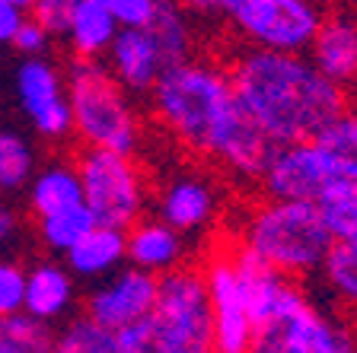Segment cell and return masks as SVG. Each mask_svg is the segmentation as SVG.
Listing matches in <instances>:
<instances>
[{
	"instance_id": "12",
	"label": "cell",
	"mask_w": 357,
	"mask_h": 353,
	"mask_svg": "<svg viewBox=\"0 0 357 353\" xmlns=\"http://www.w3.org/2000/svg\"><path fill=\"white\" fill-rule=\"evenodd\" d=\"M220 210V185L195 169H178L176 175L166 178L160 194H156V217L166 220L172 229H178L182 235H195L214 226Z\"/></svg>"
},
{
	"instance_id": "17",
	"label": "cell",
	"mask_w": 357,
	"mask_h": 353,
	"mask_svg": "<svg viewBox=\"0 0 357 353\" xmlns=\"http://www.w3.org/2000/svg\"><path fill=\"white\" fill-rule=\"evenodd\" d=\"M67 271L80 280H102L128 261V235L119 226L96 223L77 245L64 251Z\"/></svg>"
},
{
	"instance_id": "14",
	"label": "cell",
	"mask_w": 357,
	"mask_h": 353,
	"mask_svg": "<svg viewBox=\"0 0 357 353\" xmlns=\"http://www.w3.org/2000/svg\"><path fill=\"white\" fill-rule=\"evenodd\" d=\"M109 70L115 74V80L128 89V93H150L153 83L163 77V70L169 67L160 42L153 38L150 26H128L119 29V36L112 38L109 52Z\"/></svg>"
},
{
	"instance_id": "26",
	"label": "cell",
	"mask_w": 357,
	"mask_h": 353,
	"mask_svg": "<svg viewBox=\"0 0 357 353\" xmlns=\"http://www.w3.org/2000/svg\"><path fill=\"white\" fill-rule=\"evenodd\" d=\"M319 274L335 299L351 306V309H357V245L335 239L332 249L322 258Z\"/></svg>"
},
{
	"instance_id": "32",
	"label": "cell",
	"mask_w": 357,
	"mask_h": 353,
	"mask_svg": "<svg viewBox=\"0 0 357 353\" xmlns=\"http://www.w3.org/2000/svg\"><path fill=\"white\" fill-rule=\"evenodd\" d=\"M115 353H153V340H150V322L147 318L115 328Z\"/></svg>"
},
{
	"instance_id": "19",
	"label": "cell",
	"mask_w": 357,
	"mask_h": 353,
	"mask_svg": "<svg viewBox=\"0 0 357 353\" xmlns=\"http://www.w3.org/2000/svg\"><path fill=\"white\" fill-rule=\"evenodd\" d=\"M115 36H119V22L112 19V13L99 0H77V7L64 29V38L77 58H99V54H105Z\"/></svg>"
},
{
	"instance_id": "29",
	"label": "cell",
	"mask_w": 357,
	"mask_h": 353,
	"mask_svg": "<svg viewBox=\"0 0 357 353\" xmlns=\"http://www.w3.org/2000/svg\"><path fill=\"white\" fill-rule=\"evenodd\" d=\"M22 299H26V271L16 261L0 258V315L22 312Z\"/></svg>"
},
{
	"instance_id": "25",
	"label": "cell",
	"mask_w": 357,
	"mask_h": 353,
	"mask_svg": "<svg viewBox=\"0 0 357 353\" xmlns=\"http://www.w3.org/2000/svg\"><path fill=\"white\" fill-rule=\"evenodd\" d=\"M54 350V334L48 324L29 312L0 315V353H48Z\"/></svg>"
},
{
	"instance_id": "31",
	"label": "cell",
	"mask_w": 357,
	"mask_h": 353,
	"mask_svg": "<svg viewBox=\"0 0 357 353\" xmlns=\"http://www.w3.org/2000/svg\"><path fill=\"white\" fill-rule=\"evenodd\" d=\"M74 7H77V0H32L29 10L52 36H64L67 19H70Z\"/></svg>"
},
{
	"instance_id": "2",
	"label": "cell",
	"mask_w": 357,
	"mask_h": 353,
	"mask_svg": "<svg viewBox=\"0 0 357 353\" xmlns=\"http://www.w3.org/2000/svg\"><path fill=\"white\" fill-rule=\"evenodd\" d=\"M227 70L243 109L271 143L319 137L348 109V89L328 80L306 52L243 48Z\"/></svg>"
},
{
	"instance_id": "3",
	"label": "cell",
	"mask_w": 357,
	"mask_h": 353,
	"mask_svg": "<svg viewBox=\"0 0 357 353\" xmlns=\"http://www.w3.org/2000/svg\"><path fill=\"white\" fill-rule=\"evenodd\" d=\"M249 312H252L259 353H351L357 350V331L342 318H332L300 290L297 277L261 265L259 258L236 245Z\"/></svg>"
},
{
	"instance_id": "8",
	"label": "cell",
	"mask_w": 357,
	"mask_h": 353,
	"mask_svg": "<svg viewBox=\"0 0 357 353\" xmlns=\"http://www.w3.org/2000/svg\"><path fill=\"white\" fill-rule=\"evenodd\" d=\"M77 172L83 185V204L93 210L96 223L128 229L144 217L147 182L134 156L89 147L77 162Z\"/></svg>"
},
{
	"instance_id": "21",
	"label": "cell",
	"mask_w": 357,
	"mask_h": 353,
	"mask_svg": "<svg viewBox=\"0 0 357 353\" xmlns=\"http://www.w3.org/2000/svg\"><path fill=\"white\" fill-rule=\"evenodd\" d=\"M153 38L160 42L166 61L178 64V61H188L195 52V29H192V13L172 3V0H160L153 10V19L147 22Z\"/></svg>"
},
{
	"instance_id": "18",
	"label": "cell",
	"mask_w": 357,
	"mask_h": 353,
	"mask_svg": "<svg viewBox=\"0 0 357 353\" xmlns=\"http://www.w3.org/2000/svg\"><path fill=\"white\" fill-rule=\"evenodd\" d=\"M74 274L67 267L54 265V261H45L36 265L26 274V299H22V312H29L32 318L52 324L70 312L74 306Z\"/></svg>"
},
{
	"instance_id": "7",
	"label": "cell",
	"mask_w": 357,
	"mask_h": 353,
	"mask_svg": "<svg viewBox=\"0 0 357 353\" xmlns=\"http://www.w3.org/2000/svg\"><path fill=\"white\" fill-rule=\"evenodd\" d=\"M319 0H223L220 19L243 42V48L306 52L319 29Z\"/></svg>"
},
{
	"instance_id": "22",
	"label": "cell",
	"mask_w": 357,
	"mask_h": 353,
	"mask_svg": "<svg viewBox=\"0 0 357 353\" xmlns=\"http://www.w3.org/2000/svg\"><path fill=\"white\" fill-rule=\"evenodd\" d=\"M316 204L335 239L357 245V175H338Z\"/></svg>"
},
{
	"instance_id": "4",
	"label": "cell",
	"mask_w": 357,
	"mask_h": 353,
	"mask_svg": "<svg viewBox=\"0 0 357 353\" xmlns=\"http://www.w3.org/2000/svg\"><path fill=\"white\" fill-rule=\"evenodd\" d=\"M332 242L335 235L316 201L265 194V201L245 210L236 229L239 249L287 277L319 274Z\"/></svg>"
},
{
	"instance_id": "23",
	"label": "cell",
	"mask_w": 357,
	"mask_h": 353,
	"mask_svg": "<svg viewBox=\"0 0 357 353\" xmlns=\"http://www.w3.org/2000/svg\"><path fill=\"white\" fill-rule=\"evenodd\" d=\"M96 226V217L86 204H70L64 210H54V214L38 217V239L48 251H58L64 255L70 245H77L89 229Z\"/></svg>"
},
{
	"instance_id": "34",
	"label": "cell",
	"mask_w": 357,
	"mask_h": 353,
	"mask_svg": "<svg viewBox=\"0 0 357 353\" xmlns=\"http://www.w3.org/2000/svg\"><path fill=\"white\" fill-rule=\"evenodd\" d=\"M22 7L10 3V0H0V45H13L16 29L22 26Z\"/></svg>"
},
{
	"instance_id": "24",
	"label": "cell",
	"mask_w": 357,
	"mask_h": 353,
	"mask_svg": "<svg viewBox=\"0 0 357 353\" xmlns=\"http://www.w3.org/2000/svg\"><path fill=\"white\" fill-rule=\"evenodd\" d=\"M36 172V150L20 131L0 127V191L16 194Z\"/></svg>"
},
{
	"instance_id": "28",
	"label": "cell",
	"mask_w": 357,
	"mask_h": 353,
	"mask_svg": "<svg viewBox=\"0 0 357 353\" xmlns=\"http://www.w3.org/2000/svg\"><path fill=\"white\" fill-rule=\"evenodd\" d=\"M316 140L332 153L344 175H357V111L344 109Z\"/></svg>"
},
{
	"instance_id": "20",
	"label": "cell",
	"mask_w": 357,
	"mask_h": 353,
	"mask_svg": "<svg viewBox=\"0 0 357 353\" xmlns=\"http://www.w3.org/2000/svg\"><path fill=\"white\" fill-rule=\"evenodd\" d=\"M83 201V185H80V172L77 166L67 162H52L42 172H32L29 178V207L36 217L54 214L64 210L70 204Z\"/></svg>"
},
{
	"instance_id": "6",
	"label": "cell",
	"mask_w": 357,
	"mask_h": 353,
	"mask_svg": "<svg viewBox=\"0 0 357 353\" xmlns=\"http://www.w3.org/2000/svg\"><path fill=\"white\" fill-rule=\"evenodd\" d=\"M153 353H208L214 350V315L204 274L172 267L156 277V299L147 315Z\"/></svg>"
},
{
	"instance_id": "30",
	"label": "cell",
	"mask_w": 357,
	"mask_h": 353,
	"mask_svg": "<svg viewBox=\"0 0 357 353\" xmlns=\"http://www.w3.org/2000/svg\"><path fill=\"white\" fill-rule=\"evenodd\" d=\"M99 3L119 22V29H128V26H147L160 0H99Z\"/></svg>"
},
{
	"instance_id": "16",
	"label": "cell",
	"mask_w": 357,
	"mask_h": 353,
	"mask_svg": "<svg viewBox=\"0 0 357 353\" xmlns=\"http://www.w3.org/2000/svg\"><path fill=\"white\" fill-rule=\"evenodd\" d=\"M128 235V261L150 274H166L182 265L185 258V235L172 229L166 220H137L125 229Z\"/></svg>"
},
{
	"instance_id": "27",
	"label": "cell",
	"mask_w": 357,
	"mask_h": 353,
	"mask_svg": "<svg viewBox=\"0 0 357 353\" xmlns=\"http://www.w3.org/2000/svg\"><path fill=\"white\" fill-rule=\"evenodd\" d=\"M54 350L61 353H115V331L99 324L93 315H80L54 334Z\"/></svg>"
},
{
	"instance_id": "1",
	"label": "cell",
	"mask_w": 357,
	"mask_h": 353,
	"mask_svg": "<svg viewBox=\"0 0 357 353\" xmlns=\"http://www.w3.org/2000/svg\"><path fill=\"white\" fill-rule=\"evenodd\" d=\"M147 96L156 121L185 150L233 178L259 182L275 143L243 109L227 67L201 58L178 61L166 67Z\"/></svg>"
},
{
	"instance_id": "13",
	"label": "cell",
	"mask_w": 357,
	"mask_h": 353,
	"mask_svg": "<svg viewBox=\"0 0 357 353\" xmlns=\"http://www.w3.org/2000/svg\"><path fill=\"white\" fill-rule=\"evenodd\" d=\"M156 299V274L144 267H119L99 280V287L86 296V315H93L105 328L141 322L150 315Z\"/></svg>"
},
{
	"instance_id": "15",
	"label": "cell",
	"mask_w": 357,
	"mask_h": 353,
	"mask_svg": "<svg viewBox=\"0 0 357 353\" xmlns=\"http://www.w3.org/2000/svg\"><path fill=\"white\" fill-rule=\"evenodd\" d=\"M306 58L342 89L357 86V16H322Z\"/></svg>"
},
{
	"instance_id": "10",
	"label": "cell",
	"mask_w": 357,
	"mask_h": 353,
	"mask_svg": "<svg viewBox=\"0 0 357 353\" xmlns=\"http://www.w3.org/2000/svg\"><path fill=\"white\" fill-rule=\"evenodd\" d=\"M204 283L211 296V315H214V350L220 353H245L252 350L255 324L249 312L243 271H239L236 251H214L204 265Z\"/></svg>"
},
{
	"instance_id": "11",
	"label": "cell",
	"mask_w": 357,
	"mask_h": 353,
	"mask_svg": "<svg viewBox=\"0 0 357 353\" xmlns=\"http://www.w3.org/2000/svg\"><path fill=\"white\" fill-rule=\"evenodd\" d=\"M13 93L22 118L32 125V131L42 140H64L74 131V115H70V93H67V77L61 74L52 61L42 54L26 58L16 67Z\"/></svg>"
},
{
	"instance_id": "9",
	"label": "cell",
	"mask_w": 357,
	"mask_h": 353,
	"mask_svg": "<svg viewBox=\"0 0 357 353\" xmlns=\"http://www.w3.org/2000/svg\"><path fill=\"white\" fill-rule=\"evenodd\" d=\"M338 175V162L332 159L319 140H290L275 143L259 175L261 191L268 198H294V201H319L326 188Z\"/></svg>"
},
{
	"instance_id": "5",
	"label": "cell",
	"mask_w": 357,
	"mask_h": 353,
	"mask_svg": "<svg viewBox=\"0 0 357 353\" xmlns=\"http://www.w3.org/2000/svg\"><path fill=\"white\" fill-rule=\"evenodd\" d=\"M67 93L74 131L86 147L128 156L137 153L144 137L141 118L128 99V89L115 80L109 67H102L96 58H77L67 70Z\"/></svg>"
},
{
	"instance_id": "36",
	"label": "cell",
	"mask_w": 357,
	"mask_h": 353,
	"mask_svg": "<svg viewBox=\"0 0 357 353\" xmlns=\"http://www.w3.org/2000/svg\"><path fill=\"white\" fill-rule=\"evenodd\" d=\"M178 7L192 16H220V3L223 0H172Z\"/></svg>"
},
{
	"instance_id": "37",
	"label": "cell",
	"mask_w": 357,
	"mask_h": 353,
	"mask_svg": "<svg viewBox=\"0 0 357 353\" xmlns=\"http://www.w3.org/2000/svg\"><path fill=\"white\" fill-rule=\"evenodd\" d=\"M10 3H16V7H22V10H29V7H32V0H10Z\"/></svg>"
},
{
	"instance_id": "33",
	"label": "cell",
	"mask_w": 357,
	"mask_h": 353,
	"mask_svg": "<svg viewBox=\"0 0 357 353\" xmlns=\"http://www.w3.org/2000/svg\"><path fill=\"white\" fill-rule=\"evenodd\" d=\"M48 38H52V32L45 29L42 22L32 16V19H22V26L16 29L13 48L22 54V58H36V54H45V48H48Z\"/></svg>"
},
{
	"instance_id": "35",
	"label": "cell",
	"mask_w": 357,
	"mask_h": 353,
	"mask_svg": "<svg viewBox=\"0 0 357 353\" xmlns=\"http://www.w3.org/2000/svg\"><path fill=\"white\" fill-rule=\"evenodd\" d=\"M16 233H20V220H16L13 207L0 204V249H3V245H10V242H13V239H16Z\"/></svg>"
}]
</instances>
